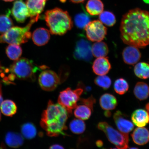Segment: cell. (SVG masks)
I'll list each match as a JSON object with an SVG mask.
<instances>
[{
    "label": "cell",
    "mask_w": 149,
    "mask_h": 149,
    "mask_svg": "<svg viewBox=\"0 0 149 149\" xmlns=\"http://www.w3.org/2000/svg\"><path fill=\"white\" fill-rule=\"evenodd\" d=\"M86 8L89 14L92 16H96L103 12L104 5L101 0H89Z\"/></svg>",
    "instance_id": "44dd1931"
},
{
    "label": "cell",
    "mask_w": 149,
    "mask_h": 149,
    "mask_svg": "<svg viewBox=\"0 0 149 149\" xmlns=\"http://www.w3.org/2000/svg\"><path fill=\"white\" fill-rule=\"evenodd\" d=\"M92 53L95 57H105L109 53V49L107 44L105 42H97L92 46Z\"/></svg>",
    "instance_id": "603a6c76"
},
{
    "label": "cell",
    "mask_w": 149,
    "mask_h": 149,
    "mask_svg": "<svg viewBox=\"0 0 149 149\" xmlns=\"http://www.w3.org/2000/svg\"><path fill=\"white\" fill-rule=\"evenodd\" d=\"M120 37L128 45L143 48L149 45V12L135 8L123 16L120 27Z\"/></svg>",
    "instance_id": "6da1fadb"
},
{
    "label": "cell",
    "mask_w": 149,
    "mask_h": 149,
    "mask_svg": "<svg viewBox=\"0 0 149 149\" xmlns=\"http://www.w3.org/2000/svg\"><path fill=\"white\" fill-rule=\"evenodd\" d=\"M11 13L17 22L24 23L27 18L30 17L29 10L23 0H16L13 3Z\"/></svg>",
    "instance_id": "8fae6325"
},
{
    "label": "cell",
    "mask_w": 149,
    "mask_h": 149,
    "mask_svg": "<svg viewBox=\"0 0 149 149\" xmlns=\"http://www.w3.org/2000/svg\"><path fill=\"white\" fill-rule=\"evenodd\" d=\"M129 149H139V148H130Z\"/></svg>",
    "instance_id": "bcb514c9"
},
{
    "label": "cell",
    "mask_w": 149,
    "mask_h": 149,
    "mask_svg": "<svg viewBox=\"0 0 149 149\" xmlns=\"http://www.w3.org/2000/svg\"><path fill=\"white\" fill-rule=\"evenodd\" d=\"M38 81L41 88L48 92L54 90L61 82V78L58 74L50 70L42 72L39 76Z\"/></svg>",
    "instance_id": "9c48e42d"
},
{
    "label": "cell",
    "mask_w": 149,
    "mask_h": 149,
    "mask_svg": "<svg viewBox=\"0 0 149 149\" xmlns=\"http://www.w3.org/2000/svg\"><path fill=\"white\" fill-rule=\"evenodd\" d=\"M109 149H119L118 148H111Z\"/></svg>",
    "instance_id": "681fc988"
},
{
    "label": "cell",
    "mask_w": 149,
    "mask_h": 149,
    "mask_svg": "<svg viewBox=\"0 0 149 149\" xmlns=\"http://www.w3.org/2000/svg\"><path fill=\"white\" fill-rule=\"evenodd\" d=\"M99 19L102 23L109 27L113 26L116 23V18L112 12L103 11L100 14Z\"/></svg>",
    "instance_id": "f546056e"
},
{
    "label": "cell",
    "mask_w": 149,
    "mask_h": 149,
    "mask_svg": "<svg viewBox=\"0 0 149 149\" xmlns=\"http://www.w3.org/2000/svg\"><path fill=\"white\" fill-rule=\"evenodd\" d=\"M61 2L64 3L66 1V0H59Z\"/></svg>",
    "instance_id": "f6af8a7d"
},
{
    "label": "cell",
    "mask_w": 149,
    "mask_h": 149,
    "mask_svg": "<svg viewBox=\"0 0 149 149\" xmlns=\"http://www.w3.org/2000/svg\"><path fill=\"white\" fill-rule=\"evenodd\" d=\"M83 92V89L81 88L72 90L68 87L60 93L58 100V103L67 110L70 116L72 110L77 106V102Z\"/></svg>",
    "instance_id": "52a82bcc"
},
{
    "label": "cell",
    "mask_w": 149,
    "mask_h": 149,
    "mask_svg": "<svg viewBox=\"0 0 149 149\" xmlns=\"http://www.w3.org/2000/svg\"><path fill=\"white\" fill-rule=\"evenodd\" d=\"M21 131L25 138L31 139L34 138L37 133L36 127L31 123H27L22 126Z\"/></svg>",
    "instance_id": "f1b7e54d"
},
{
    "label": "cell",
    "mask_w": 149,
    "mask_h": 149,
    "mask_svg": "<svg viewBox=\"0 0 149 149\" xmlns=\"http://www.w3.org/2000/svg\"><path fill=\"white\" fill-rule=\"evenodd\" d=\"M132 139L136 144L143 145L147 144L149 140V132L146 128H136L131 135Z\"/></svg>",
    "instance_id": "ac0fdd59"
},
{
    "label": "cell",
    "mask_w": 149,
    "mask_h": 149,
    "mask_svg": "<svg viewBox=\"0 0 149 149\" xmlns=\"http://www.w3.org/2000/svg\"><path fill=\"white\" fill-rule=\"evenodd\" d=\"M93 110L85 104L77 106L74 109V115L76 118L82 120H88L91 116Z\"/></svg>",
    "instance_id": "cb8c5ba5"
},
{
    "label": "cell",
    "mask_w": 149,
    "mask_h": 149,
    "mask_svg": "<svg viewBox=\"0 0 149 149\" xmlns=\"http://www.w3.org/2000/svg\"><path fill=\"white\" fill-rule=\"evenodd\" d=\"M105 115L106 116L109 117L111 116V113L109 111H106L105 112Z\"/></svg>",
    "instance_id": "f35d334b"
},
{
    "label": "cell",
    "mask_w": 149,
    "mask_h": 149,
    "mask_svg": "<svg viewBox=\"0 0 149 149\" xmlns=\"http://www.w3.org/2000/svg\"><path fill=\"white\" fill-rule=\"evenodd\" d=\"M94 82L97 85L104 90L109 88L111 84V79L106 75L99 76L95 79Z\"/></svg>",
    "instance_id": "836d02e7"
},
{
    "label": "cell",
    "mask_w": 149,
    "mask_h": 149,
    "mask_svg": "<svg viewBox=\"0 0 149 149\" xmlns=\"http://www.w3.org/2000/svg\"><path fill=\"white\" fill-rule=\"evenodd\" d=\"M129 84L125 79L119 78L115 81L113 85L115 92L120 95L124 94L129 89Z\"/></svg>",
    "instance_id": "d6a6232c"
},
{
    "label": "cell",
    "mask_w": 149,
    "mask_h": 149,
    "mask_svg": "<svg viewBox=\"0 0 149 149\" xmlns=\"http://www.w3.org/2000/svg\"><path fill=\"white\" fill-rule=\"evenodd\" d=\"M134 72L137 77L146 79L149 78V64L141 62L138 63L134 68Z\"/></svg>",
    "instance_id": "d4e9b609"
},
{
    "label": "cell",
    "mask_w": 149,
    "mask_h": 149,
    "mask_svg": "<svg viewBox=\"0 0 149 149\" xmlns=\"http://www.w3.org/2000/svg\"><path fill=\"white\" fill-rule=\"evenodd\" d=\"M39 69L32 61L25 58H19L11 65L10 68L6 70L9 72L7 79L10 83L15 79L33 81L36 79L35 73Z\"/></svg>",
    "instance_id": "277c9868"
},
{
    "label": "cell",
    "mask_w": 149,
    "mask_h": 149,
    "mask_svg": "<svg viewBox=\"0 0 149 149\" xmlns=\"http://www.w3.org/2000/svg\"><path fill=\"white\" fill-rule=\"evenodd\" d=\"M143 1L145 3L149 4V0H143Z\"/></svg>",
    "instance_id": "7bdbcfd3"
},
{
    "label": "cell",
    "mask_w": 149,
    "mask_h": 149,
    "mask_svg": "<svg viewBox=\"0 0 149 149\" xmlns=\"http://www.w3.org/2000/svg\"><path fill=\"white\" fill-rule=\"evenodd\" d=\"M146 109L149 115V103L147 104L146 106Z\"/></svg>",
    "instance_id": "60d3db41"
},
{
    "label": "cell",
    "mask_w": 149,
    "mask_h": 149,
    "mask_svg": "<svg viewBox=\"0 0 149 149\" xmlns=\"http://www.w3.org/2000/svg\"><path fill=\"white\" fill-rule=\"evenodd\" d=\"M3 102V98L1 95V92H0V107Z\"/></svg>",
    "instance_id": "ab89813d"
},
{
    "label": "cell",
    "mask_w": 149,
    "mask_h": 149,
    "mask_svg": "<svg viewBox=\"0 0 149 149\" xmlns=\"http://www.w3.org/2000/svg\"><path fill=\"white\" fill-rule=\"evenodd\" d=\"M88 40L92 42H101L105 38L107 29L100 20L89 22L85 28Z\"/></svg>",
    "instance_id": "ba28073f"
},
{
    "label": "cell",
    "mask_w": 149,
    "mask_h": 149,
    "mask_svg": "<svg viewBox=\"0 0 149 149\" xmlns=\"http://www.w3.org/2000/svg\"><path fill=\"white\" fill-rule=\"evenodd\" d=\"M48 0H27L26 4L31 18L40 17Z\"/></svg>",
    "instance_id": "5bb4252c"
},
{
    "label": "cell",
    "mask_w": 149,
    "mask_h": 149,
    "mask_svg": "<svg viewBox=\"0 0 149 149\" xmlns=\"http://www.w3.org/2000/svg\"><path fill=\"white\" fill-rule=\"evenodd\" d=\"M2 1L6 2H11L14 1V0H2Z\"/></svg>",
    "instance_id": "ee69618b"
},
{
    "label": "cell",
    "mask_w": 149,
    "mask_h": 149,
    "mask_svg": "<svg viewBox=\"0 0 149 149\" xmlns=\"http://www.w3.org/2000/svg\"><path fill=\"white\" fill-rule=\"evenodd\" d=\"M96 144L98 147L101 148V147L103 146V143L102 141L99 140L96 141Z\"/></svg>",
    "instance_id": "8d00e7d4"
},
{
    "label": "cell",
    "mask_w": 149,
    "mask_h": 149,
    "mask_svg": "<svg viewBox=\"0 0 149 149\" xmlns=\"http://www.w3.org/2000/svg\"><path fill=\"white\" fill-rule=\"evenodd\" d=\"M44 18L52 34L64 35L73 26L71 18L68 12L58 8L47 11Z\"/></svg>",
    "instance_id": "3957f363"
},
{
    "label": "cell",
    "mask_w": 149,
    "mask_h": 149,
    "mask_svg": "<svg viewBox=\"0 0 149 149\" xmlns=\"http://www.w3.org/2000/svg\"><path fill=\"white\" fill-rule=\"evenodd\" d=\"M0 92H1V84H0Z\"/></svg>",
    "instance_id": "7dc6e473"
},
{
    "label": "cell",
    "mask_w": 149,
    "mask_h": 149,
    "mask_svg": "<svg viewBox=\"0 0 149 149\" xmlns=\"http://www.w3.org/2000/svg\"><path fill=\"white\" fill-rule=\"evenodd\" d=\"M69 127L72 133L76 134H81L85 131L86 126L83 120L77 118L71 121Z\"/></svg>",
    "instance_id": "83f0119b"
},
{
    "label": "cell",
    "mask_w": 149,
    "mask_h": 149,
    "mask_svg": "<svg viewBox=\"0 0 149 149\" xmlns=\"http://www.w3.org/2000/svg\"><path fill=\"white\" fill-rule=\"evenodd\" d=\"M69 116L65 108L49 100L46 109L42 113L40 125L50 137L68 136L65 131L68 129L66 123Z\"/></svg>",
    "instance_id": "7a4b0ae2"
},
{
    "label": "cell",
    "mask_w": 149,
    "mask_h": 149,
    "mask_svg": "<svg viewBox=\"0 0 149 149\" xmlns=\"http://www.w3.org/2000/svg\"><path fill=\"white\" fill-rule=\"evenodd\" d=\"M1 112H0V121H1Z\"/></svg>",
    "instance_id": "c3c4849f"
},
{
    "label": "cell",
    "mask_w": 149,
    "mask_h": 149,
    "mask_svg": "<svg viewBox=\"0 0 149 149\" xmlns=\"http://www.w3.org/2000/svg\"><path fill=\"white\" fill-rule=\"evenodd\" d=\"M133 123L138 127H144L149 123V115L147 111L139 109L134 111L131 116Z\"/></svg>",
    "instance_id": "e0dca14e"
},
{
    "label": "cell",
    "mask_w": 149,
    "mask_h": 149,
    "mask_svg": "<svg viewBox=\"0 0 149 149\" xmlns=\"http://www.w3.org/2000/svg\"><path fill=\"white\" fill-rule=\"evenodd\" d=\"M50 38V31L43 28L37 29L33 31L32 35L33 42L38 46L45 45L49 41Z\"/></svg>",
    "instance_id": "2e32d148"
},
{
    "label": "cell",
    "mask_w": 149,
    "mask_h": 149,
    "mask_svg": "<svg viewBox=\"0 0 149 149\" xmlns=\"http://www.w3.org/2000/svg\"><path fill=\"white\" fill-rule=\"evenodd\" d=\"M98 129L105 134L108 140L119 149H127L129 143L127 134L114 129L106 122H100L97 125Z\"/></svg>",
    "instance_id": "8992f818"
},
{
    "label": "cell",
    "mask_w": 149,
    "mask_h": 149,
    "mask_svg": "<svg viewBox=\"0 0 149 149\" xmlns=\"http://www.w3.org/2000/svg\"><path fill=\"white\" fill-rule=\"evenodd\" d=\"M92 68L95 74L99 76L104 75L109 72L111 65L107 58L99 57L95 61Z\"/></svg>",
    "instance_id": "9a60e30c"
},
{
    "label": "cell",
    "mask_w": 149,
    "mask_h": 149,
    "mask_svg": "<svg viewBox=\"0 0 149 149\" xmlns=\"http://www.w3.org/2000/svg\"><path fill=\"white\" fill-rule=\"evenodd\" d=\"M85 1V0H70L72 2L76 3H83Z\"/></svg>",
    "instance_id": "74e56055"
},
{
    "label": "cell",
    "mask_w": 149,
    "mask_h": 149,
    "mask_svg": "<svg viewBox=\"0 0 149 149\" xmlns=\"http://www.w3.org/2000/svg\"><path fill=\"white\" fill-rule=\"evenodd\" d=\"M82 103L88 106L93 109L94 105L96 102L95 99L92 96L87 98H81L80 99Z\"/></svg>",
    "instance_id": "e575fe53"
},
{
    "label": "cell",
    "mask_w": 149,
    "mask_h": 149,
    "mask_svg": "<svg viewBox=\"0 0 149 149\" xmlns=\"http://www.w3.org/2000/svg\"><path fill=\"white\" fill-rule=\"evenodd\" d=\"M138 48L128 45L124 48L122 52L123 60L126 64L134 65L136 64L140 60L141 53Z\"/></svg>",
    "instance_id": "4fadbf2b"
},
{
    "label": "cell",
    "mask_w": 149,
    "mask_h": 149,
    "mask_svg": "<svg viewBox=\"0 0 149 149\" xmlns=\"http://www.w3.org/2000/svg\"><path fill=\"white\" fill-rule=\"evenodd\" d=\"M100 104L102 109L105 111H110L115 109L118 102L114 96L109 93H106L100 97Z\"/></svg>",
    "instance_id": "d6986e66"
},
{
    "label": "cell",
    "mask_w": 149,
    "mask_h": 149,
    "mask_svg": "<svg viewBox=\"0 0 149 149\" xmlns=\"http://www.w3.org/2000/svg\"><path fill=\"white\" fill-rule=\"evenodd\" d=\"M90 21V17L86 13H80L74 17V23L76 26L80 29H85Z\"/></svg>",
    "instance_id": "1f68e13d"
},
{
    "label": "cell",
    "mask_w": 149,
    "mask_h": 149,
    "mask_svg": "<svg viewBox=\"0 0 149 149\" xmlns=\"http://www.w3.org/2000/svg\"><path fill=\"white\" fill-rule=\"evenodd\" d=\"M6 144L11 148H17L22 146L24 143L23 136L20 134L9 132L5 137Z\"/></svg>",
    "instance_id": "ffe728a7"
},
{
    "label": "cell",
    "mask_w": 149,
    "mask_h": 149,
    "mask_svg": "<svg viewBox=\"0 0 149 149\" xmlns=\"http://www.w3.org/2000/svg\"><path fill=\"white\" fill-rule=\"evenodd\" d=\"M39 18H31L26 26L21 27H13L7 32L0 36V43L19 45L28 42L31 36L30 31L31 26L38 21Z\"/></svg>",
    "instance_id": "5b68a950"
},
{
    "label": "cell",
    "mask_w": 149,
    "mask_h": 149,
    "mask_svg": "<svg viewBox=\"0 0 149 149\" xmlns=\"http://www.w3.org/2000/svg\"><path fill=\"white\" fill-rule=\"evenodd\" d=\"M3 68L1 66V64H0V73H1V72L3 71Z\"/></svg>",
    "instance_id": "b9f144b4"
},
{
    "label": "cell",
    "mask_w": 149,
    "mask_h": 149,
    "mask_svg": "<svg viewBox=\"0 0 149 149\" xmlns=\"http://www.w3.org/2000/svg\"><path fill=\"white\" fill-rule=\"evenodd\" d=\"M49 149H65L64 147L61 145L55 144L52 145L50 147Z\"/></svg>",
    "instance_id": "d590c367"
},
{
    "label": "cell",
    "mask_w": 149,
    "mask_h": 149,
    "mask_svg": "<svg viewBox=\"0 0 149 149\" xmlns=\"http://www.w3.org/2000/svg\"><path fill=\"white\" fill-rule=\"evenodd\" d=\"M13 26V23L9 14L0 15V33H3L7 32Z\"/></svg>",
    "instance_id": "4dcf8cb0"
},
{
    "label": "cell",
    "mask_w": 149,
    "mask_h": 149,
    "mask_svg": "<svg viewBox=\"0 0 149 149\" xmlns=\"http://www.w3.org/2000/svg\"><path fill=\"white\" fill-rule=\"evenodd\" d=\"M113 118L117 128L122 133L128 134L134 127L133 123L120 111H117L114 113Z\"/></svg>",
    "instance_id": "7c38bea8"
},
{
    "label": "cell",
    "mask_w": 149,
    "mask_h": 149,
    "mask_svg": "<svg viewBox=\"0 0 149 149\" xmlns=\"http://www.w3.org/2000/svg\"><path fill=\"white\" fill-rule=\"evenodd\" d=\"M92 46L91 43L84 37L76 42L74 52V58L77 60L89 62L93 58Z\"/></svg>",
    "instance_id": "30bf717a"
},
{
    "label": "cell",
    "mask_w": 149,
    "mask_h": 149,
    "mask_svg": "<svg viewBox=\"0 0 149 149\" xmlns=\"http://www.w3.org/2000/svg\"><path fill=\"white\" fill-rule=\"evenodd\" d=\"M6 54L9 59L16 61L19 59L22 53V50L18 45L10 44L6 48Z\"/></svg>",
    "instance_id": "4316f807"
},
{
    "label": "cell",
    "mask_w": 149,
    "mask_h": 149,
    "mask_svg": "<svg viewBox=\"0 0 149 149\" xmlns=\"http://www.w3.org/2000/svg\"><path fill=\"white\" fill-rule=\"evenodd\" d=\"M133 92L138 99L140 100H146L149 95V87L144 82H139L136 84Z\"/></svg>",
    "instance_id": "7402d4cb"
},
{
    "label": "cell",
    "mask_w": 149,
    "mask_h": 149,
    "mask_svg": "<svg viewBox=\"0 0 149 149\" xmlns=\"http://www.w3.org/2000/svg\"><path fill=\"white\" fill-rule=\"evenodd\" d=\"M1 112L7 116H12L15 114L17 107L15 103L10 100H6L3 101L1 106Z\"/></svg>",
    "instance_id": "484cf974"
}]
</instances>
